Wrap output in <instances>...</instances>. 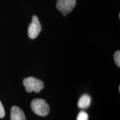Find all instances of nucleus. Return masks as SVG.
I'll list each match as a JSON object with an SVG mask.
<instances>
[{
  "instance_id": "nucleus-8",
  "label": "nucleus",
  "mask_w": 120,
  "mask_h": 120,
  "mask_svg": "<svg viewBox=\"0 0 120 120\" xmlns=\"http://www.w3.org/2000/svg\"><path fill=\"white\" fill-rule=\"evenodd\" d=\"M114 60L115 62L116 63V65L118 67H120V51H117L115 52V54H114Z\"/></svg>"
},
{
  "instance_id": "nucleus-9",
  "label": "nucleus",
  "mask_w": 120,
  "mask_h": 120,
  "mask_svg": "<svg viewBox=\"0 0 120 120\" xmlns=\"http://www.w3.org/2000/svg\"><path fill=\"white\" fill-rule=\"evenodd\" d=\"M5 116V111L2 103L0 101V118H4Z\"/></svg>"
},
{
  "instance_id": "nucleus-1",
  "label": "nucleus",
  "mask_w": 120,
  "mask_h": 120,
  "mask_svg": "<svg viewBox=\"0 0 120 120\" xmlns=\"http://www.w3.org/2000/svg\"><path fill=\"white\" fill-rule=\"evenodd\" d=\"M31 107L33 112L40 116H46L49 112V106L45 100L36 98L31 103Z\"/></svg>"
},
{
  "instance_id": "nucleus-7",
  "label": "nucleus",
  "mask_w": 120,
  "mask_h": 120,
  "mask_svg": "<svg viewBox=\"0 0 120 120\" xmlns=\"http://www.w3.org/2000/svg\"><path fill=\"white\" fill-rule=\"evenodd\" d=\"M88 114L86 112L82 111L79 112V113L78 114L77 120H88Z\"/></svg>"
},
{
  "instance_id": "nucleus-5",
  "label": "nucleus",
  "mask_w": 120,
  "mask_h": 120,
  "mask_svg": "<svg viewBox=\"0 0 120 120\" xmlns=\"http://www.w3.org/2000/svg\"><path fill=\"white\" fill-rule=\"evenodd\" d=\"M11 120H26L25 113L20 108L14 106L11 109Z\"/></svg>"
},
{
  "instance_id": "nucleus-10",
  "label": "nucleus",
  "mask_w": 120,
  "mask_h": 120,
  "mask_svg": "<svg viewBox=\"0 0 120 120\" xmlns=\"http://www.w3.org/2000/svg\"><path fill=\"white\" fill-rule=\"evenodd\" d=\"M63 13V16H66V13Z\"/></svg>"
},
{
  "instance_id": "nucleus-11",
  "label": "nucleus",
  "mask_w": 120,
  "mask_h": 120,
  "mask_svg": "<svg viewBox=\"0 0 120 120\" xmlns=\"http://www.w3.org/2000/svg\"><path fill=\"white\" fill-rule=\"evenodd\" d=\"M118 90H119V92H120V86H119V88H118Z\"/></svg>"
},
{
  "instance_id": "nucleus-2",
  "label": "nucleus",
  "mask_w": 120,
  "mask_h": 120,
  "mask_svg": "<svg viewBox=\"0 0 120 120\" xmlns=\"http://www.w3.org/2000/svg\"><path fill=\"white\" fill-rule=\"evenodd\" d=\"M23 85L25 87L26 91L31 93L34 91L38 93L44 88V83L40 79L34 77H28L23 79Z\"/></svg>"
},
{
  "instance_id": "nucleus-4",
  "label": "nucleus",
  "mask_w": 120,
  "mask_h": 120,
  "mask_svg": "<svg viewBox=\"0 0 120 120\" xmlns=\"http://www.w3.org/2000/svg\"><path fill=\"white\" fill-rule=\"evenodd\" d=\"M76 4V0H58L56 4V7L64 13H69L72 11Z\"/></svg>"
},
{
  "instance_id": "nucleus-3",
  "label": "nucleus",
  "mask_w": 120,
  "mask_h": 120,
  "mask_svg": "<svg viewBox=\"0 0 120 120\" xmlns=\"http://www.w3.org/2000/svg\"><path fill=\"white\" fill-rule=\"evenodd\" d=\"M42 27L39 21L38 18L36 16L32 17V22L30 23L28 28V34L30 38L34 39L38 36L41 31Z\"/></svg>"
},
{
  "instance_id": "nucleus-6",
  "label": "nucleus",
  "mask_w": 120,
  "mask_h": 120,
  "mask_svg": "<svg viewBox=\"0 0 120 120\" xmlns=\"http://www.w3.org/2000/svg\"><path fill=\"white\" fill-rule=\"evenodd\" d=\"M91 97L87 94H83L78 101V107L81 109H86L91 105Z\"/></svg>"
}]
</instances>
